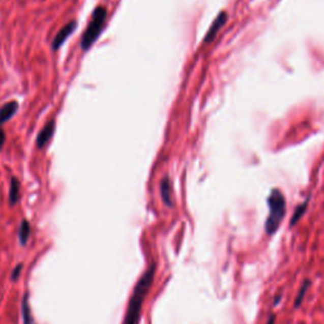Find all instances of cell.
I'll return each mask as SVG.
<instances>
[{"label":"cell","instance_id":"obj_1","mask_svg":"<svg viewBox=\"0 0 324 324\" xmlns=\"http://www.w3.org/2000/svg\"><path fill=\"white\" fill-rule=\"evenodd\" d=\"M155 275H156V263H152L144 271V274L142 275L141 279L137 281L136 286H134L132 297L129 299L128 309L126 312L123 324H139L144 299L147 298V294H149L150 289H151Z\"/></svg>","mask_w":324,"mask_h":324},{"label":"cell","instance_id":"obj_3","mask_svg":"<svg viewBox=\"0 0 324 324\" xmlns=\"http://www.w3.org/2000/svg\"><path fill=\"white\" fill-rule=\"evenodd\" d=\"M268 204L269 217L266 219L265 229L266 233L271 235L279 229L281 220L284 219L285 213H286V199L279 189H274L269 195Z\"/></svg>","mask_w":324,"mask_h":324},{"label":"cell","instance_id":"obj_16","mask_svg":"<svg viewBox=\"0 0 324 324\" xmlns=\"http://www.w3.org/2000/svg\"><path fill=\"white\" fill-rule=\"evenodd\" d=\"M275 319H276V317H275L274 314L271 315L270 318H269V320H268V324H275Z\"/></svg>","mask_w":324,"mask_h":324},{"label":"cell","instance_id":"obj_10","mask_svg":"<svg viewBox=\"0 0 324 324\" xmlns=\"http://www.w3.org/2000/svg\"><path fill=\"white\" fill-rule=\"evenodd\" d=\"M20 195V183L15 176H13L10 180V188H9V204L10 205H15L19 200Z\"/></svg>","mask_w":324,"mask_h":324},{"label":"cell","instance_id":"obj_4","mask_svg":"<svg viewBox=\"0 0 324 324\" xmlns=\"http://www.w3.org/2000/svg\"><path fill=\"white\" fill-rule=\"evenodd\" d=\"M54 129H56V121L52 118L43 126V128L41 129V132L38 133L37 139H36V146H37L38 150H42L47 146L48 142H50L51 138L53 137Z\"/></svg>","mask_w":324,"mask_h":324},{"label":"cell","instance_id":"obj_7","mask_svg":"<svg viewBox=\"0 0 324 324\" xmlns=\"http://www.w3.org/2000/svg\"><path fill=\"white\" fill-rule=\"evenodd\" d=\"M160 194H161V199L166 207L172 208L173 207V199H172V184L168 176H163L162 180L160 181Z\"/></svg>","mask_w":324,"mask_h":324},{"label":"cell","instance_id":"obj_9","mask_svg":"<svg viewBox=\"0 0 324 324\" xmlns=\"http://www.w3.org/2000/svg\"><path fill=\"white\" fill-rule=\"evenodd\" d=\"M22 319L23 324H36L35 318L32 315V310H31L30 297H28L27 292H25L22 300Z\"/></svg>","mask_w":324,"mask_h":324},{"label":"cell","instance_id":"obj_12","mask_svg":"<svg viewBox=\"0 0 324 324\" xmlns=\"http://www.w3.org/2000/svg\"><path fill=\"white\" fill-rule=\"evenodd\" d=\"M309 286H310L309 280H307V281L303 282L302 287H300L299 292H298V295H297V299H295V303H294V307L295 308H299L300 307V304H302L303 299H304V297H305V294H307V291H308V289H309Z\"/></svg>","mask_w":324,"mask_h":324},{"label":"cell","instance_id":"obj_2","mask_svg":"<svg viewBox=\"0 0 324 324\" xmlns=\"http://www.w3.org/2000/svg\"><path fill=\"white\" fill-rule=\"evenodd\" d=\"M107 18V8L103 7V5H99V7L95 8L92 14V18L89 20V24H87L86 30L84 31L81 40H80V47H81L82 51H89L92 48V46L94 45L95 41L99 38L100 33L104 30Z\"/></svg>","mask_w":324,"mask_h":324},{"label":"cell","instance_id":"obj_13","mask_svg":"<svg viewBox=\"0 0 324 324\" xmlns=\"http://www.w3.org/2000/svg\"><path fill=\"white\" fill-rule=\"evenodd\" d=\"M307 208H308V200H307V201H304V203L300 204V205L298 207L297 209H295L294 216H292L291 220H290V227H292V225L297 224L298 220H299L300 218L303 217V214L305 213V211H307Z\"/></svg>","mask_w":324,"mask_h":324},{"label":"cell","instance_id":"obj_8","mask_svg":"<svg viewBox=\"0 0 324 324\" xmlns=\"http://www.w3.org/2000/svg\"><path fill=\"white\" fill-rule=\"evenodd\" d=\"M18 110V103L12 100V102H8L0 108V127L2 124H4L5 122L9 121Z\"/></svg>","mask_w":324,"mask_h":324},{"label":"cell","instance_id":"obj_6","mask_svg":"<svg viewBox=\"0 0 324 324\" xmlns=\"http://www.w3.org/2000/svg\"><path fill=\"white\" fill-rule=\"evenodd\" d=\"M227 20H228L227 12H220L219 14L217 15V18L214 19V22L212 23L211 28H209L208 32H207L205 37H204L203 42L205 43V45H207V43H211L212 41H213L214 38L217 37L218 32H219V31L222 30L223 25H224L225 23H227Z\"/></svg>","mask_w":324,"mask_h":324},{"label":"cell","instance_id":"obj_11","mask_svg":"<svg viewBox=\"0 0 324 324\" xmlns=\"http://www.w3.org/2000/svg\"><path fill=\"white\" fill-rule=\"evenodd\" d=\"M31 235V224L28 220L23 219L20 223L19 228H18V238H19V242L22 246H25L28 243Z\"/></svg>","mask_w":324,"mask_h":324},{"label":"cell","instance_id":"obj_15","mask_svg":"<svg viewBox=\"0 0 324 324\" xmlns=\"http://www.w3.org/2000/svg\"><path fill=\"white\" fill-rule=\"evenodd\" d=\"M5 139H7V136H5V132H4V129H3L2 127H0V151H2L3 146H4Z\"/></svg>","mask_w":324,"mask_h":324},{"label":"cell","instance_id":"obj_5","mask_svg":"<svg viewBox=\"0 0 324 324\" xmlns=\"http://www.w3.org/2000/svg\"><path fill=\"white\" fill-rule=\"evenodd\" d=\"M76 25V20H70L69 23H66V24L56 33V36H54L52 40V43H51V47H52L53 51H57L62 45H64L65 41L69 38V36L72 35V32L75 31Z\"/></svg>","mask_w":324,"mask_h":324},{"label":"cell","instance_id":"obj_14","mask_svg":"<svg viewBox=\"0 0 324 324\" xmlns=\"http://www.w3.org/2000/svg\"><path fill=\"white\" fill-rule=\"evenodd\" d=\"M22 269H23L22 263L17 265V268H15L14 270H13V272H12V280H17L18 279V276H19V274H20V271H22Z\"/></svg>","mask_w":324,"mask_h":324}]
</instances>
